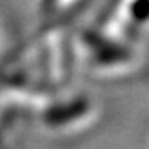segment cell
Here are the masks:
<instances>
[{
	"label": "cell",
	"mask_w": 149,
	"mask_h": 149,
	"mask_svg": "<svg viewBox=\"0 0 149 149\" xmlns=\"http://www.w3.org/2000/svg\"><path fill=\"white\" fill-rule=\"evenodd\" d=\"M74 68L68 22H47L0 63V76L18 77L59 93Z\"/></svg>",
	"instance_id": "obj_1"
},
{
	"label": "cell",
	"mask_w": 149,
	"mask_h": 149,
	"mask_svg": "<svg viewBox=\"0 0 149 149\" xmlns=\"http://www.w3.org/2000/svg\"><path fill=\"white\" fill-rule=\"evenodd\" d=\"M70 50L74 67L93 81H126L144 68L140 49L111 41L95 33L92 27L70 33Z\"/></svg>",
	"instance_id": "obj_2"
},
{
	"label": "cell",
	"mask_w": 149,
	"mask_h": 149,
	"mask_svg": "<svg viewBox=\"0 0 149 149\" xmlns=\"http://www.w3.org/2000/svg\"><path fill=\"white\" fill-rule=\"evenodd\" d=\"M40 130L52 138H74L88 133L101 119V106L92 95L76 93L52 99L38 115Z\"/></svg>",
	"instance_id": "obj_3"
},
{
	"label": "cell",
	"mask_w": 149,
	"mask_h": 149,
	"mask_svg": "<svg viewBox=\"0 0 149 149\" xmlns=\"http://www.w3.org/2000/svg\"><path fill=\"white\" fill-rule=\"evenodd\" d=\"M147 22L149 0H110L92 29L111 41L140 49L146 43Z\"/></svg>",
	"instance_id": "obj_4"
},
{
	"label": "cell",
	"mask_w": 149,
	"mask_h": 149,
	"mask_svg": "<svg viewBox=\"0 0 149 149\" xmlns=\"http://www.w3.org/2000/svg\"><path fill=\"white\" fill-rule=\"evenodd\" d=\"M88 0H41L40 11L47 22H70Z\"/></svg>",
	"instance_id": "obj_5"
}]
</instances>
